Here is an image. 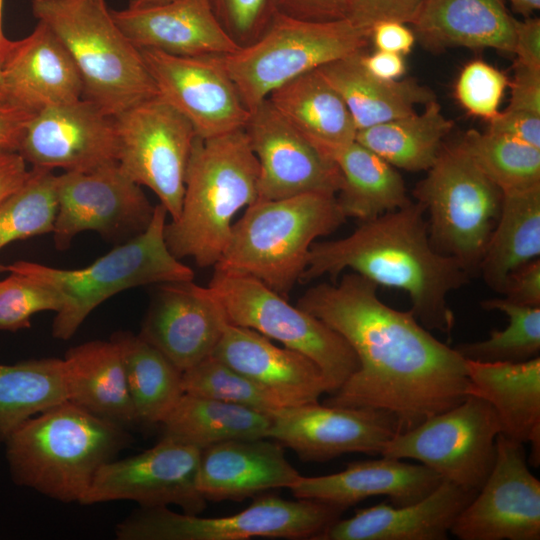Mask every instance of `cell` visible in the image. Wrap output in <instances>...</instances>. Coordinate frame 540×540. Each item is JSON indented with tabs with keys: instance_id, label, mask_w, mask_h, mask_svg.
Segmentation results:
<instances>
[{
	"instance_id": "cell-1",
	"label": "cell",
	"mask_w": 540,
	"mask_h": 540,
	"mask_svg": "<svg viewBox=\"0 0 540 540\" xmlns=\"http://www.w3.org/2000/svg\"><path fill=\"white\" fill-rule=\"evenodd\" d=\"M377 289L349 272L338 284L309 288L297 306L340 334L358 358V369L323 404L386 411L405 432L469 395L466 360L411 310L385 304Z\"/></svg>"
},
{
	"instance_id": "cell-2",
	"label": "cell",
	"mask_w": 540,
	"mask_h": 540,
	"mask_svg": "<svg viewBox=\"0 0 540 540\" xmlns=\"http://www.w3.org/2000/svg\"><path fill=\"white\" fill-rule=\"evenodd\" d=\"M425 214L419 202L411 201L363 221L344 238L314 242L300 282L351 270L377 286L405 291L421 325L450 334L455 316L448 295L466 285L471 274L457 260L435 250Z\"/></svg>"
},
{
	"instance_id": "cell-3",
	"label": "cell",
	"mask_w": 540,
	"mask_h": 540,
	"mask_svg": "<svg viewBox=\"0 0 540 540\" xmlns=\"http://www.w3.org/2000/svg\"><path fill=\"white\" fill-rule=\"evenodd\" d=\"M130 441L126 428L65 400L25 420L4 442L16 484L80 503L98 469Z\"/></svg>"
},
{
	"instance_id": "cell-4",
	"label": "cell",
	"mask_w": 540,
	"mask_h": 540,
	"mask_svg": "<svg viewBox=\"0 0 540 540\" xmlns=\"http://www.w3.org/2000/svg\"><path fill=\"white\" fill-rule=\"evenodd\" d=\"M259 163L244 128L196 137L181 211L166 223L165 242L177 258L215 266L228 243L233 218L258 200Z\"/></svg>"
},
{
	"instance_id": "cell-5",
	"label": "cell",
	"mask_w": 540,
	"mask_h": 540,
	"mask_svg": "<svg viewBox=\"0 0 540 540\" xmlns=\"http://www.w3.org/2000/svg\"><path fill=\"white\" fill-rule=\"evenodd\" d=\"M346 220L336 195L257 200L233 223L214 268L253 277L287 297L300 282L314 240L333 233Z\"/></svg>"
},
{
	"instance_id": "cell-6",
	"label": "cell",
	"mask_w": 540,
	"mask_h": 540,
	"mask_svg": "<svg viewBox=\"0 0 540 540\" xmlns=\"http://www.w3.org/2000/svg\"><path fill=\"white\" fill-rule=\"evenodd\" d=\"M32 11L70 55L83 98L116 116L158 96L141 51L117 26L104 0H33Z\"/></svg>"
},
{
	"instance_id": "cell-7",
	"label": "cell",
	"mask_w": 540,
	"mask_h": 540,
	"mask_svg": "<svg viewBox=\"0 0 540 540\" xmlns=\"http://www.w3.org/2000/svg\"><path fill=\"white\" fill-rule=\"evenodd\" d=\"M167 211L155 206L147 229L116 245L110 252L81 269H59L29 261L1 265L0 271L28 276L54 289L62 298L52 335L71 338L87 316L111 296L134 287L192 281L194 273L168 249L164 229Z\"/></svg>"
},
{
	"instance_id": "cell-8",
	"label": "cell",
	"mask_w": 540,
	"mask_h": 540,
	"mask_svg": "<svg viewBox=\"0 0 540 540\" xmlns=\"http://www.w3.org/2000/svg\"><path fill=\"white\" fill-rule=\"evenodd\" d=\"M370 34L348 19L302 21L275 14L252 44L215 56L251 112L271 92L328 63L362 52Z\"/></svg>"
},
{
	"instance_id": "cell-9",
	"label": "cell",
	"mask_w": 540,
	"mask_h": 540,
	"mask_svg": "<svg viewBox=\"0 0 540 540\" xmlns=\"http://www.w3.org/2000/svg\"><path fill=\"white\" fill-rule=\"evenodd\" d=\"M427 171L413 193L428 214L430 242L472 274L499 219L502 191L460 142L441 148Z\"/></svg>"
},
{
	"instance_id": "cell-10",
	"label": "cell",
	"mask_w": 540,
	"mask_h": 540,
	"mask_svg": "<svg viewBox=\"0 0 540 540\" xmlns=\"http://www.w3.org/2000/svg\"><path fill=\"white\" fill-rule=\"evenodd\" d=\"M207 287L230 324L253 329L316 363L330 393L358 369L355 352L340 334L259 280L215 270Z\"/></svg>"
},
{
	"instance_id": "cell-11",
	"label": "cell",
	"mask_w": 540,
	"mask_h": 540,
	"mask_svg": "<svg viewBox=\"0 0 540 540\" xmlns=\"http://www.w3.org/2000/svg\"><path fill=\"white\" fill-rule=\"evenodd\" d=\"M345 510L308 499L266 495L224 517L176 513L167 506L142 507L117 524L119 540H246L254 537L315 539Z\"/></svg>"
},
{
	"instance_id": "cell-12",
	"label": "cell",
	"mask_w": 540,
	"mask_h": 540,
	"mask_svg": "<svg viewBox=\"0 0 540 540\" xmlns=\"http://www.w3.org/2000/svg\"><path fill=\"white\" fill-rule=\"evenodd\" d=\"M500 432L493 407L469 394L456 406L396 433L380 455L416 460L443 480L478 492L493 467Z\"/></svg>"
},
{
	"instance_id": "cell-13",
	"label": "cell",
	"mask_w": 540,
	"mask_h": 540,
	"mask_svg": "<svg viewBox=\"0 0 540 540\" xmlns=\"http://www.w3.org/2000/svg\"><path fill=\"white\" fill-rule=\"evenodd\" d=\"M117 162L124 173L159 198L171 220L178 217L195 138L190 122L156 96L114 116Z\"/></svg>"
},
{
	"instance_id": "cell-14",
	"label": "cell",
	"mask_w": 540,
	"mask_h": 540,
	"mask_svg": "<svg viewBox=\"0 0 540 540\" xmlns=\"http://www.w3.org/2000/svg\"><path fill=\"white\" fill-rule=\"evenodd\" d=\"M56 193L52 233L59 250L67 249L83 231H95L116 245L125 243L147 229L155 209L118 162L57 175Z\"/></svg>"
},
{
	"instance_id": "cell-15",
	"label": "cell",
	"mask_w": 540,
	"mask_h": 540,
	"mask_svg": "<svg viewBox=\"0 0 540 540\" xmlns=\"http://www.w3.org/2000/svg\"><path fill=\"white\" fill-rule=\"evenodd\" d=\"M201 452L163 436L142 453L101 466L80 504L132 500L142 507L176 505L185 513L199 514L207 502L197 488Z\"/></svg>"
},
{
	"instance_id": "cell-16",
	"label": "cell",
	"mask_w": 540,
	"mask_h": 540,
	"mask_svg": "<svg viewBox=\"0 0 540 540\" xmlns=\"http://www.w3.org/2000/svg\"><path fill=\"white\" fill-rule=\"evenodd\" d=\"M450 533L461 540L540 539V481L523 443L498 434L491 472Z\"/></svg>"
},
{
	"instance_id": "cell-17",
	"label": "cell",
	"mask_w": 540,
	"mask_h": 540,
	"mask_svg": "<svg viewBox=\"0 0 540 540\" xmlns=\"http://www.w3.org/2000/svg\"><path fill=\"white\" fill-rule=\"evenodd\" d=\"M267 438L303 461L325 462L344 453L381 454L399 432L396 418L382 410L321 405L284 406L269 414Z\"/></svg>"
},
{
	"instance_id": "cell-18",
	"label": "cell",
	"mask_w": 540,
	"mask_h": 540,
	"mask_svg": "<svg viewBox=\"0 0 540 540\" xmlns=\"http://www.w3.org/2000/svg\"><path fill=\"white\" fill-rule=\"evenodd\" d=\"M139 50L158 97L190 122L197 137H215L245 127L250 111L215 56Z\"/></svg>"
},
{
	"instance_id": "cell-19",
	"label": "cell",
	"mask_w": 540,
	"mask_h": 540,
	"mask_svg": "<svg viewBox=\"0 0 540 540\" xmlns=\"http://www.w3.org/2000/svg\"><path fill=\"white\" fill-rule=\"evenodd\" d=\"M259 163L258 200L307 193L336 195L342 175L336 163L298 132L269 102L250 112L244 127Z\"/></svg>"
},
{
	"instance_id": "cell-20",
	"label": "cell",
	"mask_w": 540,
	"mask_h": 540,
	"mask_svg": "<svg viewBox=\"0 0 540 540\" xmlns=\"http://www.w3.org/2000/svg\"><path fill=\"white\" fill-rule=\"evenodd\" d=\"M32 167L85 172L117 162L114 116L94 102L44 108L28 123L17 151Z\"/></svg>"
},
{
	"instance_id": "cell-21",
	"label": "cell",
	"mask_w": 540,
	"mask_h": 540,
	"mask_svg": "<svg viewBox=\"0 0 540 540\" xmlns=\"http://www.w3.org/2000/svg\"><path fill=\"white\" fill-rule=\"evenodd\" d=\"M158 286L139 336L184 372L212 355L228 321L208 287L193 280Z\"/></svg>"
},
{
	"instance_id": "cell-22",
	"label": "cell",
	"mask_w": 540,
	"mask_h": 540,
	"mask_svg": "<svg viewBox=\"0 0 540 540\" xmlns=\"http://www.w3.org/2000/svg\"><path fill=\"white\" fill-rule=\"evenodd\" d=\"M3 99L36 113L83 97L67 50L43 22L20 40H9L0 60Z\"/></svg>"
},
{
	"instance_id": "cell-23",
	"label": "cell",
	"mask_w": 540,
	"mask_h": 540,
	"mask_svg": "<svg viewBox=\"0 0 540 540\" xmlns=\"http://www.w3.org/2000/svg\"><path fill=\"white\" fill-rule=\"evenodd\" d=\"M275 396L284 406L318 402L330 386L307 356L274 345L257 331L226 324L212 355Z\"/></svg>"
},
{
	"instance_id": "cell-24",
	"label": "cell",
	"mask_w": 540,
	"mask_h": 540,
	"mask_svg": "<svg viewBox=\"0 0 540 540\" xmlns=\"http://www.w3.org/2000/svg\"><path fill=\"white\" fill-rule=\"evenodd\" d=\"M110 13L138 49L205 57L231 54L240 48L216 19L210 0H173L148 8L110 10Z\"/></svg>"
},
{
	"instance_id": "cell-25",
	"label": "cell",
	"mask_w": 540,
	"mask_h": 540,
	"mask_svg": "<svg viewBox=\"0 0 540 540\" xmlns=\"http://www.w3.org/2000/svg\"><path fill=\"white\" fill-rule=\"evenodd\" d=\"M300 477L279 442L231 440L202 450L197 488L206 501H241L271 489H289Z\"/></svg>"
},
{
	"instance_id": "cell-26",
	"label": "cell",
	"mask_w": 540,
	"mask_h": 540,
	"mask_svg": "<svg viewBox=\"0 0 540 540\" xmlns=\"http://www.w3.org/2000/svg\"><path fill=\"white\" fill-rule=\"evenodd\" d=\"M476 494L442 480L418 502L380 503L358 510L335 521L314 540H446L455 519Z\"/></svg>"
},
{
	"instance_id": "cell-27",
	"label": "cell",
	"mask_w": 540,
	"mask_h": 540,
	"mask_svg": "<svg viewBox=\"0 0 540 540\" xmlns=\"http://www.w3.org/2000/svg\"><path fill=\"white\" fill-rule=\"evenodd\" d=\"M443 479L423 464L384 457L349 463L338 473L302 476L289 487L296 499L324 502L346 510L369 497L387 496L394 506L420 501Z\"/></svg>"
},
{
	"instance_id": "cell-28",
	"label": "cell",
	"mask_w": 540,
	"mask_h": 540,
	"mask_svg": "<svg viewBox=\"0 0 540 540\" xmlns=\"http://www.w3.org/2000/svg\"><path fill=\"white\" fill-rule=\"evenodd\" d=\"M466 360V359H465ZM469 394L486 400L495 410L500 434L530 443L527 462L540 465V357L523 362L466 360Z\"/></svg>"
},
{
	"instance_id": "cell-29",
	"label": "cell",
	"mask_w": 540,
	"mask_h": 540,
	"mask_svg": "<svg viewBox=\"0 0 540 540\" xmlns=\"http://www.w3.org/2000/svg\"><path fill=\"white\" fill-rule=\"evenodd\" d=\"M516 22L506 0H425L410 25L432 52L465 47L513 53Z\"/></svg>"
},
{
	"instance_id": "cell-30",
	"label": "cell",
	"mask_w": 540,
	"mask_h": 540,
	"mask_svg": "<svg viewBox=\"0 0 540 540\" xmlns=\"http://www.w3.org/2000/svg\"><path fill=\"white\" fill-rule=\"evenodd\" d=\"M63 359L69 401L124 428L138 424L116 342L82 343L70 348Z\"/></svg>"
},
{
	"instance_id": "cell-31",
	"label": "cell",
	"mask_w": 540,
	"mask_h": 540,
	"mask_svg": "<svg viewBox=\"0 0 540 540\" xmlns=\"http://www.w3.org/2000/svg\"><path fill=\"white\" fill-rule=\"evenodd\" d=\"M267 99L298 132L331 159L356 140L358 130L345 102L318 69L290 80L271 92Z\"/></svg>"
},
{
	"instance_id": "cell-32",
	"label": "cell",
	"mask_w": 540,
	"mask_h": 540,
	"mask_svg": "<svg viewBox=\"0 0 540 540\" xmlns=\"http://www.w3.org/2000/svg\"><path fill=\"white\" fill-rule=\"evenodd\" d=\"M362 52L318 68L345 102L357 130L411 115L417 106L436 99L414 78L385 81L373 76L361 63Z\"/></svg>"
},
{
	"instance_id": "cell-33",
	"label": "cell",
	"mask_w": 540,
	"mask_h": 540,
	"mask_svg": "<svg viewBox=\"0 0 540 540\" xmlns=\"http://www.w3.org/2000/svg\"><path fill=\"white\" fill-rule=\"evenodd\" d=\"M540 256V184L502 192L499 219L478 270L502 293L511 273Z\"/></svg>"
},
{
	"instance_id": "cell-34",
	"label": "cell",
	"mask_w": 540,
	"mask_h": 540,
	"mask_svg": "<svg viewBox=\"0 0 540 540\" xmlns=\"http://www.w3.org/2000/svg\"><path fill=\"white\" fill-rule=\"evenodd\" d=\"M332 159L342 175L336 201L346 218L368 221L411 202L395 167L356 140Z\"/></svg>"
},
{
	"instance_id": "cell-35",
	"label": "cell",
	"mask_w": 540,
	"mask_h": 540,
	"mask_svg": "<svg viewBox=\"0 0 540 540\" xmlns=\"http://www.w3.org/2000/svg\"><path fill=\"white\" fill-rule=\"evenodd\" d=\"M268 414L215 399L183 393L161 422L163 436L201 450L231 440L267 438Z\"/></svg>"
},
{
	"instance_id": "cell-36",
	"label": "cell",
	"mask_w": 540,
	"mask_h": 540,
	"mask_svg": "<svg viewBox=\"0 0 540 540\" xmlns=\"http://www.w3.org/2000/svg\"><path fill=\"white\" fill-rule=\"evenodd\" d=\"M453 127L433 99L423 112L392 119L358 130L356 141L395 168L428 170L436 161L442 140Z\"/></svg>"
},
{
	"instance_id": "cell-37",
	"label": "cell",
	"mask_w": 540,
	"mask_h": 540,
	"mask_svg": "<svg viewBox=\"0 0 540 540\" xmlns=\"http://www.w3.org/2000/svg\"><path fill=\"white\" fill-rule=\"evenodd\" d=\"M119 346L138 424H161L183 395L182 372L139 335L120 331Z\"/></svg>"
},
{
	"instance_id": "cell-38",
	"label": "cell",
	"mask_w": 540,
	"mask_h": 540,
	"mask_svg": "<svg viewBox=\"0 0 540 540\" xmlns=\"http://www.w3.org/2000/svg\"><path fill=\"white\" fill-rule=\"evenodd\" d=\"M68 400L64 359L0 364V441L28 418Z\"/></svg>"
},
{
	"instance_id": "cell-39",
	"label": "cell",
	"mask_w": 540,
	"mask_h": 540,
	"mask_svg": "<svg viewBox=\"0 0 540 540\" xmlns=\"http://www.w3.org/2000/svg\"><path fill=\"white\" fill-rule=\"evenodd\" d=\"M460 144L502 192L540 184V148L505 134L475 129L467 131Z\"/></svg>"
},
{
	"instance_id": "cell-40",
	"label": "cell",
	"mask_w": 540,
	"mask_h": 540,
	"mask_svg": "<svg viewBox=\"0 0 540 540\" xmlns=\"http://www.w3.org/2000/svg\"><path fill=\"white\" fill-rule=\"evenodd\" d=\"M487 311L497 310L508 317L503 330H492L486 340L460 343L455 350L466 360L477 362H523L540 354V307L513 303L506 298L481 301Z\"/></svg>"
},
{
	"instance_id": "cell-41",
	"label": "cell",
	"mask_w": 540,
	"mask_h": 540,
	"mask_svg": "<svg viewBox=\"0 0 540 540\" xmlns=\"http://www.w3.org/2000/svg\"><path fill=\"white\" fill-rule=\"evenodd\" d=\"M56 177L31 167L25 182L0 203V249L9 243L53 232L57 214Z\"/></svg>"
},
{
	"instance_id": "cell-42",
	"label": "cell",
	"mask_w": 540,
	"mask_h": 540,
	"mask_svg": "<svg viewBox=\"0 0 540 540\" xmlns=\"http://www.w3.org/2000/svg\"><path fill=\"white\" fill-rule=\"evenodd\" d=\"M184 393L241 405L270 414L284 405L257 383L209 356L182 372Z\"/></svg>"
},
{
	"instance_id": "cell-43",
	"label": "cell",
	"mask_w": 540,
	"mask_h": 540,
	"mask_svg": "<svg viewBox=\"0 0 540 540\" xmlns=\"http://www.w3.org/2000/svg\"><path fill=\"white\" fill-rule=\"evenodd\" d=\"M9 273L0 281V330L29 328L34 314L60 310L62 298L54 289L23 274Z\"/></svg>"
},
{
	"instance_id": "cell-44",
	"label": "cell",
	"mask_w": 540,
	"mask_h": 540,
	"mask_svg": "<svg viewBox=\"0 0 540 540\" xmlns=\"http://www.w3.org/2000/svg\"><path fill=\"white\" fill-rule=\"evenodd\" d=\"M508 85V78L502 71L482 60H474L461 70L455 95L468 113L490 121L499 113Z\"/></svg>"
},
{
	"instance_id": "cell-45",
	"label": "cell",
	"mask_w": 540,
	"mask_h": 540,
	"mask_svg": "<svg viewBox=\"0 0 540 540\" xmlns=\"http://www.w3.org/2000/svg\"><path fill=\"white\" fill-rule=\"evenodd\" d=\"M210 4L222 28L239 47L255 42L276 14L273 0H210Z\"/></svg>"
},
{
	"instance_id": "cell-46",
	"label": "cell",
	"mask_w": 540,
	"mask_h": 540,
	"mask_svg": "<svg viewBox=\"0 0 540 540\" xmlns=\"http://www.w3.org/2000/svg\"><path fill=\"white\" fill-rule=\"evenodd\" d=\"M425 0H347L346 19L371 33L382 21L411 24Z\"/></svg>"
},
{
	"instance_id": "cell-47",
	"label": "cell",
	"mask_w": 540,
	"mask_h": 540,
	"mask_svg": "<svg viewBox=\"0 0 540 540\" xmlns=\"http://www.w3.org/2000/svg\"><path fill=\"white\" fill-rule=\"evenodd\" d=\"M277 14L302 21L328 22L345 19L347 0H273Z\"/></svg>"
},
{
	"instance_id": "cell-48",
	"label": "cell",
	"mask_w": 540,
	"mask_h": 540,
	"mask_svg": "<svg viewBox=\"0 0 540 540\" xmlns=\"http://www.w3.org/2000/svg\"><path fill=\"white\" fill-rule=\"evenodd\" d=\"M511 86L510 110L540 115V69L514 62Z\"/></svg>"
},
{
	"instance_id": "cell-49",
	"label": "cell",
	"mask_w": 540,
	"mask_h": 540,
	"mask_svg": "<svg viewBox=\"0 0 540 540\" xmlns=\"http://www.w3.org/2000/svg\"><path fill=\"white\" fill-rule=\"evenodd\" d=\"M501 294L513 303L540 307V259H534L511 273Z\"/></svg>"
},
{
	"instance_id": "cell-50",
	"label": "cell",
	"mask_w": 540,
	"mask_h": 540,
	"mask_svg": "<svg viewBox=\"0 0 540 540\" xmlns=\"http://www.w3.org/2000/svg\"><path fill=\"white\" fill-rule=\"evenodd\" d=\"M489 131L505 134L540 148V115L505 109L489 121Z\"/></svg>"
},
{
	"instance_id": "cell-51",
	"label": "cell",
	"mask_w": 540,
	"mask_h": 540,
	"mask_svg": "<svg viewBox=\"0 0 540 540\" xmlns=\"http://www.w3.org/2000/svg\"><path fill=\"white\" fill-rule=\"evenodd\" d=\"M370 41L374 43L376 50L404 56L411 52L416 37L407 24L397 21H382L373 26Z\"/></svg>"
},
{
	"instance_id": "cell-52",
	"label": "cell",
	"mask_w": 540,
	"mask_h": 540,
	"mask_svg": "<svg viewBox=\"0 0 540 540\" xmlns=\"http://www.w3.org/2000/svg\"><path fill=\"white\" fill-rule=\"evenodd\" d=\"M513 53L516 63L540 69V19L527 17L516 22Z\"/></svg>"
},
{
	"instance_id": "cell-53",
	"label": "cell",
	"mask_w": 540,
	"mask_h": 540,
	"mask_svg": "<svg viewBox=\"0 0 540 540\" xmlns=\"http://www.w3.org/2000/svg\"><path fill=\"white\" fill-rule=\"evenodd\" d=\"M34 114L9 102L0 101V149L18 151Z\"/></svg>"
},
{
	"instance_id": "cell-54",
	"label": "cell",
	"mask_w": 540,
	"mask_h": 540,
	"mask_svg": "<svg viewBox=\"0 0 540 540\" xmlns=\"http://www.w3.org/2000/svg\"><path fill=\"white\" fill-rule=\"evenodd\" d=\"M363 67L373 76L385 80H399L406 72V64L403 55L376 50L372 54L360 55Z\"/></svg>"
},
{
	"instance_id": "cell-55",
	"label": "cell",
	"mask_w": 540,
	"mask_h": 540,
	"mask_svg": "<svg viewBox=\"0 0 540 540\" xmlns=\"http://www.w3.org/2000/svg\"><path fill=\"white\" fill-rule=\"evenodd\" d=\"M29 170L18 152L0 149V203L25 182Z\"/></svg>"
},
{
	"instance_id": "cell-56",
	"label": "cell",
	"mask_w": 540,
	"mask_h": 540,
	"mask_svg": "<svg viewBox=\"0 0 540 540\" xmlns=\"http://www.w3.org/2000/svg\"><path fill=\"white\" fill-rule=\"evenodd\" d=\"M510 2L513 10L525 18L530 17L534 11L540 8V0H507Z\"/></svg>"
},
{
	"instance_id": "cell-57",
	"label": "cell",
	"mask_w": 540,
	"mask_h": 540,
	"mask_svg": "<svg viewBox=\"0 0 540 540\" xmlns=\"http://www.w3.org/2000/svg\"><path fill=\"white\" fill-rule=\"evenodd\" d=\"M173 0H129L128 8L141 9L169 3Z\"/></svg>"
},
{
	"instance_id": "cell-58",
	"label": "cell",
	"mask_w": 540,
	"mask_h": 540,
	"mask_svg": "<svg viewBox=\"0 0 540 540\" xmlns=\"http://www.w3.org/2000/svg\"><path fill=\"white\" fill-rule=\"evenodd\" d=\"M2 9H3V0H0V60L9 42V39L5 37L2 30Z\"/></svg>"
},
{
	"instance_id": "cell-59",
	"label": "cell",
	"mask_w": 540,
	"mask_h": 540,
	"mask_svg": "<svg viewBox=\"0 0 540 540\" xmlns=\"http://www.w3.org/2000/svg\"><path fill=\"white\" fill-rule=\"evenodd\" d=\"M0 101H4L3 92H2L1 68H0Z\"/></svg>"
}]
</instances>
